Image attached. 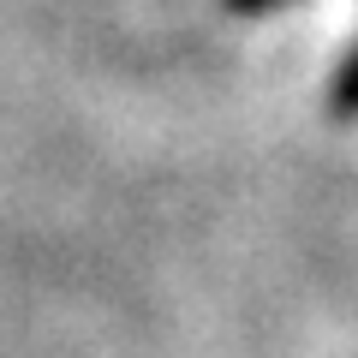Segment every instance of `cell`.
Masks as SVG:
<instances>
[{
  "label": "cell",
  "mask_w": 358,
  "mask_h": 358,
  "mask_svg": "<svg viewBox=\"0 0 358 358\" xmlns=\"http://www.w3.org/2000/svg\"><path fill=\"white\" fill-rule=\"evenodd\" d=\"M233 18H257V13H281V6H293V0H221Z\"/></svg>",
  "instance_id": "cell-2"
},
{
  "label": "cell",
  "mask_w": 358,
  "mask_h": 358,
  "mask_svg": "<svg viewBox=\"0 0 358 358\" xmlns=\"http://www.w3.org/2000/svg\"><path fill=\"white\" fill-rule=\"evenodd\" d=\"M329 114L341 120V126H358V42L341 54V66H334V78H329Z\"/></svg>",
  "instance_id": "cell-1"
}]
</instances>
